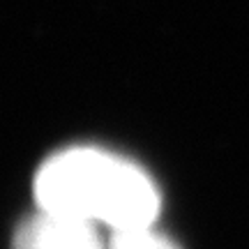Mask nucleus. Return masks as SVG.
<instances>
[{"instance_id":"obj_1","label":"nucleus","mask_w":249,"mask_h":249,"mask_svg":"<svg viewBox=\"0 0 249 249\" xmlns=\"http://www.w3.org/2000/svg\"><path fill=\"white\" fill-rule=\"evenodd\" d=\"M39 210L74 214L113 231L152 226L160 214V189L134 161L92 145L51 155L35 176Z\"/></svg>"},{"instance_id":"obj_2","label":"nucleus","mask_w":249,"mask_h":249,"mask_svg":"<svg viewBox=\"0 0 249 249\" xmlns=\"http://www.w3.org/2000/svg\"><path fill=\"white\" fill-rule=\"evenodd\" d=\"M12 249H107L97 224L74 214L39 210L14 233Z\"/></svg>"},{"instance_id":"obj_3","label":"nucleus","mask_w":249,"mask_h":249,"mask_svg":"<svg viewBox=\"0 0 249 249\" xmlns=\"http://www.w3.org/2000/svg\"><path fill=\"white\" fill-rule=\"evenodd\" d=\"M107 249H178L169 238L152 231V226L145 229H129V231H113V238Z\"/></svg>"}]
</instances>
